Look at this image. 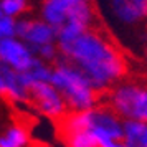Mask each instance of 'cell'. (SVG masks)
Returning <instances> with one entry per match:
<instances>
[{"label":"cell","instance_id":"6da1fadb","mask_svg":"<svg viewBox=\"0 0 147 147\" xmlns=\"http://www.w3.org/2000/svg\"><path fill=\"white\" fill-rule=\"evenodd\" d=\"M63 60L74 66L94 91H104L106 83L127 73V61L117 41L104 25L94 23L80 36L60 45Z\"/></svg>","mask_w":147,"mask_h":147},{"label":"cell","instance_id":"7a4b0ae2","mask_svg":"<svg viewBox=\"0 0 147 147\" xmlns=\"http://www.w3.org/2000/svg\"><path fill=\"white\" fill-rule=\"evenodd\" d=\"M50 81L61 91L65 101L74 111H78V109L88 111L99 98H104V91L91 89L88 81L83 78V74L65 60H61L56 71L51 73Z\"/></svg>","mask_w":147,"mask_h":147},{"label":"cell","instance_id":"3957f363","mask_svg":"<svg viewBox=\"0 0 147 147\" xmlns=\"http://www.w3.org/2000/svg\"><path fill=\"white\" fill-rule=\"evenodd\" d=\"M113 106L119 114L146 122L147 117V98L146 89L139 86H122L113 94Z\"/></svg>","mask_w":147,"mask_h":147},{"label":"cell","instance_id":"277c9868","mask_svg":"<svg viewBox=\"0 0 147 147\" xmlns=\"http://www.w3.org/2000/svg\"><path fill=\"white\" fill-rule=\"evenodd\" d=\"M27 98L33 99L40 111L47 113L48 116H53L55 119L65 114V102L48 83L32 80L27 86Z\"/></svg>","mask_w":147,"mask_h":147},{"label":"cell","instance_id":"5b68a950","mask_svg":"<svg viewBox=\"0 0 147 147\" xmlns=\"http://www.w3.org/2000/svg\"><path fill=\"white\" fill-rule=\"evenodd\" d=\"M0 61H7L17 69V73H25L30 69L33 58L30 56L28 50L18 41L0 40Z\"/></svg>","mask_w":147,"mask_h":147},{"label":"cell","instance_id":"8992f818","mask_svg":"<svg viewBox=\"0 0 147 147\" xmlns=\"http://www.w3.org/2000/svg\"><path fill=\"white\" fill-rule=\"evenodd\" d=\"M15 33L23 36L25 40L35 45H48L53 38V28L41 22H20L15 27Z\"/></svg>","mask_w":147,"mask_h":147},{"label":"cell","instance_id":"52a82bcc","mask_svg":"<svg viewBox=\"0 0 147 147\" xmlns=\"http://www.w3.org/2000/svg\"><path fill=\"white\" fill-rule=\"evenodd\" d=\"M111 10L116 15V18L126 23H136L140 22L146 17L147 3L142 0H136V2H113L111 3Z\"/></svg>","mask_w":147,"mask_h":147},{"label":"cell","instance_id":"ba28073f","mask_svg":"<svg viewBox=\"0 0 147 147\" xmlns=\"http://www.w3.org/2000/svg\"><path fill=\"white\" fill-rule=\"evenodd\" d=\"M124 146L122 147H146L147 142V129L144 122H127L124 126Z\"/></svg>","mask_w":147,"mask_h":147},{"label":"cell","instance_id":"9c48e42d","mask_svg":"<svg viewBox=\"0 0 147 147\" xmlns=\"http://www.w3.org/2000/svg\"><path fill=\"white\" fill-rule=\"evenodd\" d=\"M66 3L68 0H53L47 2L43 7V15L53 27H61L66 22Z\"/></svg>","mask_w":147,"mask_h":147},{"label":"cell","instance_id":"30bf717a","mask_svg":"<svg viewBox=\"0 0 147 147\" xmlns=\"http://www.w3.org/2000/svg\"><path fill=\"white\" fill-rule=\"evenodd\" d=\"M5 139L12 144V147H22L25 142H27V134H25L23 129L15 127V129H12V131L8 132V136L5 137Z\"/></svg>","mask_w":147,"mask_h":147},{"label":"cell","instance_id":"8fae6325","mask_svg":"<svg viewBox=\"0 0 147 147\" xmlns=\"http://www.w3.org/2000/svg\"><path fill=\"white\" fill-rule=\"evenodd\" d=\"M0 8L7 15H15V13H18L20 10L25 8V3L22 0H5V2L0 3Z\"/></svg>","mask_w":147,"mask_h":147},{"label":"cell","instance_id":"7c38bea8","mask_svg":"<svg viewBox=\"0 0 147 147\" xmlns=\"http://www.w3.org/2000/svg\"><path fill=\"white\" fill-rule=\"evenodd\" d=\"M15 33L13 20L8 17H0V36H10Z\"/></svg>","mask_w":147,"mask_h":147},{"label":"cell","instance_id":"4fadbf2b","mask_svg":"<svg viewBox=\"0 0 147 147\" xmlns=\"http://www.w3.org/2000/svg\"><path fill=\"white\" fill-rule=\"evenodd\" d=\"M38 51H40L45 58H53V55H55V50L51 45H43V47L38 48Z\"/></svg>","mask_w":147,"mask_h":147},{"label":"cell","instance_id":"5bb4252c","mask_svg":"<svg viewBox=\"0 0 147 147\" xmlns=\"http://www.w3.org/2000/svg\"><path fill=\"white\" fill-rule=\"evenodd\" d=\"M0 17H2V8H0Z\"/></svg>","mask_w":147,"mask_h":147}]
</instances>
